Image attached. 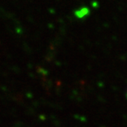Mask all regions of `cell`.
<instances>
[{
	"instance_id": "6da1fadb",
	"label": "cell",
	"mask_w": 127,
	"mask_h": 127,
	"mask_svg": "<svg viewBox=\"0 0 127 127\" xmlns=\"http://www.w3.org/2000/svg\"><path fill=\"white\" fill-rule=\"evenodd\" d=\"M74 14L78 18V19H83L84 17H85V16H87V15L90 14V10H89L88 8L84 7L82 8H80V9L76 11Z\"/></svg>"
}]
</instances>
